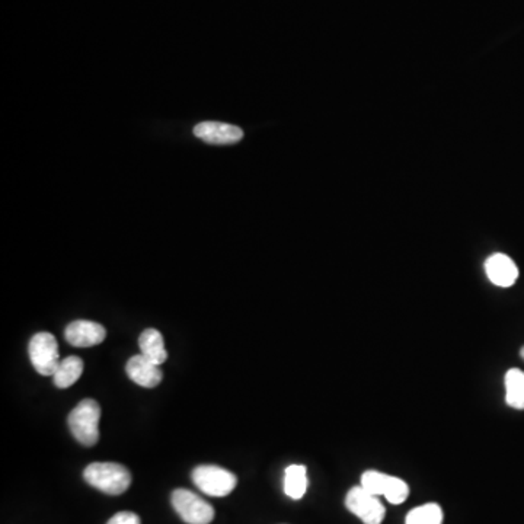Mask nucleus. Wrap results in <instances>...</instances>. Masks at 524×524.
I'll use <instances>...</instances> for the list:
<instances>
[{
	"label": "nucleus",
	"mask_w": 524,
	"mask_h": 524,
	"mask_svg": "<svg viewBox=\"0 0 524 524\" xmlns=\"http://www.w3.org/2000/svg\"><path fill=\"white\" fill-rule=\"evenodd\" d=\"M87 484L108 495H119L131 485V473L126 466L112 462H95L84 471Z\"/></svg>",
	"instance_id": "nucleus-1"
},
{
	"label": "nucleus",
	"mask_w": 524,
	"mask_h": 524,
	"mask_svg": "<svg viewBox=\"0 0 524 524\" xmlns=\"http://www.w3.org/2000/svg\"><path fill=\"white\" fill-rule=\"evenodd\" d=\"M101 406L94 399H84L69 413V429L80 445L95 446L100 440Z\"/></svg>",
	"instance_id": "nucleus-2"
},
{
	"label": "nucleus",
	"mask_w": 524,
	"mask_h": 524,
	"mask_svg": "<svg viewBox=\"0 0 524 524\" xmlns=\"http://www.w3.org/2000/svg\"><path fill=\"white\" fill-rule=\"evenodd\" d=\"M195 487L210 496H226L236 488L238 478L227 469L216 465H201L192 471Z\"/></svg>",
	"instance_id": "nucleus-3"
},
{
	"label": "nucleus",
	"mask_w": 524,
	"mask_h": 524,
	"mask_svg": "<svg viewBox=\"0 0 524 524\" xmlns=\"http://www.w3.org/2000/svg\"><path fill=\"white\" fill-rule=\"evenodd\" d=\"M171 501L175 512L187 524H210L215 519V509L190 489H175Z\"/></svg>",
	"instance_id": "nucleus-4"
},
{
	"label": "nucleus",
	"mask_w": 524,
	"mask_h": 524,
	"mask_svg": "<svg viewBox=\"0 0 524 524\" xmlns=\"http://www.w3.org/2000/svg\"><path fill=\"white\" fill-rule=\"evenodd\" d=\"M29 358L37 373L43 376H54L59 367V344L54 335L48 332H38L34 335L29 346Z\"/></svg>",
	"instance_id": "nucleus-5"
},
{
	"label": "nucleus",
	"mask_w": 524,
	"mask_h": 524,
	"mask_svg": "<svg viewBox=\"0 0 524 524\" xmlns=\"http://www.w3.org/2000/svg\"><path fill=\"white\" fill-rule=\"evenodd\" d=\"M346 505L354 516L364 524H381L385 519V505L378 496L367 493L363 487H354L346 496Z\"/></svg>",
	"instance_id": "nucleus-6"
},
{
	"label": "nucleus",
	"mask_w": 524,
	"mask_h": 524,
	"mask_svg": "<svg viewBox=\"0 0 524 524\" xmlns=\"http://www.w3.org/2000/svg\"><path fill=\"white\" fill-rule=\"evenodd\" d=\"M107 337V331L101 323L92 321H75L69 323L64 330L66 341L73 347L87 348L100 346Z\"/></svg>",
	"instance_id": "nucleus-7"
},
{
	"label": "nucleus",
	"mask_w": 524,
	"mask_h": 524,
	"mask_svg": "<svg viewBox=\"0 0 524 524\" xmlns=\"http://www.w3.org/2000/svg\"><path fill=\"white\" fill-rule=\"evenodd\" d=\"M194 135L206 143L233 144L242 140L243 131L232 124L204 121L195 126Z\"/></svg>",
	"instance_id": "nucleus-8"
},
{
	"label": "nucleus",
	"mask_w": 524,
	"mask_h": 524,
	"mask_svg": "<svg viewBox=\"0 0 524 524\" xmlns=\"http://www.w3.org/2000/svg\"><path fill=\"white\" fill-rule=\"evenodd\" d=\"M489 282L498 287H512L519 278V268L509 255L494 254L485 261Z\"/></svg>",
	"instance_id": "nucleus-9"
},
{
	"label": "nucleus",
	"mask_w": 524,
	"mask_h": 524,
	"mask_svg": "<svg viewBox=\"0 0 524 524\" xmlns=\"http://www.w3.org/2000/svg\"><path fill=\"white\" fill-rule=\"evenodd\" d=\"M126 372L135 385L143 386V388H156L163 378L160 365L147 360L142 354L128 360Z\"/></svg>",
	"instance_id": "nucleus-10"
},
{
	"label": "nucleus",
	"mask_w": 524,
	"mask_h": 524,
	"mask_svg": "<svg viewBox=\"0 0 524 524\" xmlns=\"http://www.w3.org/2000/svg\"><path fill=\"white\" fill-rule=\"evenodd\" d=\"M140 351L142 356L151 360V363L160 365L167 362L168 353L163 342L162 334L155 328L144 330L139 338Z\"/></svg>",
	"instance_id": "nucleus-11"
},
{
	"label": "nucleus",
	"mask_w": 524,
	"mask_h": 524,
	"mask_svg": "<svg viewBox=\"0 0 524 524\" xmlns=\"http://www.w3.org/2000/svg\"><path fill=\"white\" fill-rule=\"evenodd\" d=\"M82 373H84L82 358L70 356V357L64 358L60 362L56 373L53 376V381L59 389H66V388L75 385Z\"/></svg>",
	"instance_id": "nucleus-12"
},
{
	"label": "nucleus",
	"mask_w": 524,
	"mask_h": 524,
	"mask_svg": "<svg viewBox=\"0 0 524 524\" xmlns=\"http://www.w3.org/2000/svg\"><path fill=\"white\" fill-rule=\"evenodd\" d=\"M307 471L303 465H291L284 471V493L291 500H300L307 491Z\"/></svg>",
	"instance_id": "nucleus-13"
},
{
	"label": "nucleus",
	"mask_w": 524,
	"mask_h": 524,
	"mask_svg": "<svg viewBox=\"0 0 524 524\" xmlns=\"http://www.w3.org/2000/svg\"><path fill=\"white\" fill-rule=\"evenodd\" d=\"M505 402L514 409H524V372L510 369L505 373Z\"/></svg>",
	"instance_id": "nucleus-14"
},
{
	"label": "nucleus",
	"mask_w": 524,
	"mask_h": 524,
	"mask_svg": "<svg viewBox=\"0 0 524 524\" xmlns=\"http://www.w3.org/2000/svg\"><path fill=\"white\" fill-rule=\"evenodd\" d=\"M443 512L438 504H424L411 510L406 516L405 524H441Z\"/></svg>",
	"instance_id": "nucleus-15"
},
{
	"label": "nucleus",
	"mask_w": 524,
	"mask_h": 524,
	"mask_svg": "<svg viewBox=\"0 0 524 524\" xmlns=\"http://www.w3.org/2000/svg\"><path fill=\"white\" fill-rule=\"evenodd\" d=\"M389 477L390 475L378 472V471H367L363 473L362 487L367 493L373 494V495H383Z\"/></svg>",
	"instance_id": "nucleus-16"
},
{
	"label": "nucleus",
	"mask_w": 524,
	"mask_h": 524,
	"mask_svg": "<svg viewBox=\"0 0 524 524\" xmlns=\"http://www.w3.org/2000/svg\"><path fill=\"white\" fill-rule=\"evenodd\" d=\"M409 487L405 480L399 479L397 477H389L388 485H386L385 496L386 500L392 504H402L408 498Z\"/></svg>",
	"instance_id": "nucleus-17"
},
{
	"label": "nucleus",
	"mask_w": 524,
	"mask_h": 524,
	"mask_svg": "<svg viewBox=\"0 0 524 524\" xmlns=\"http://www.w3.org/2000/svg\"><path fill=\"white\" fill-rule=\"evenodd\" d=\"M107 524H140V517L135 512H119Z\"/></svg>",
	"instance_id": "nucleus-18"
},
{
	"label": "nucleus",
	"mask_w": 524,
	"mask_h": 524,
	"mask_svg": "<svg viewBox=\"0 0 524 524\" xmlns=\"http://www.w3.org/2000/svg\"><path fill=\"white\" fill-rule=\"evenodd\" d=\"M520 356H521V358H523V360H524V347H523V348L520 349Z\"/></svg>",
	"instance_id": "nucleus-19"
}]
</instances>
